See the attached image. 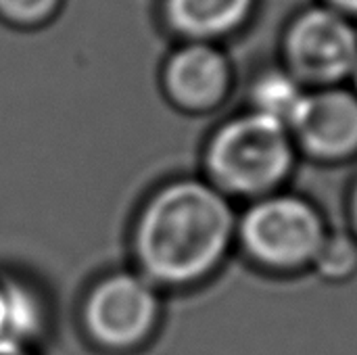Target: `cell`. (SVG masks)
I'll return each mask as SVG.
<instances>
[{"label":"cell","mask_w":357,"mask_h":355,"mask_svg":"<svg viewBox=\"0 0 357 355\" xmlns=\"http://www.w3.org/2000/svg\"><path fill=\"white\" fill-rule=\"evenodd\" d=\"M257 0H161L165 27L182 42H220L241 31Z\"/></svg>","instance_id":"ba28073f"},{"label":"cell","mask_w":357,"mask_h":355,"mask_svg":"<svg viewBox=\"0 0 357 355\" xmlns=\"http://www.w3.org/2000/svg\"><path fill=\"white\" fill-rule=\"evenodd\" d=\"M282 61L307 90L349 82L357 63L356 21L324 2L299 10L282 36Z\"/></svg>","instance_id":"277c9868"},{"label":"cell","mask_w":357,"mask_h":355,"mask_svg":"<svg viewBox=\"0 0 357 355\" xmlns=\"http://www.w3.org/2000/svg\"><path fill=\"white\" fill-rule=\"evenodd\" d=\"M238 213L205 178L159 186L132 226L136 268L155 287H188L213 274L236 245Z\"/></svg>","instance_id":"6da1fadb"},{"label":"cell","mask_w":357,"mask_h":355,"mask_svg":"<svg viewBox=\"0 0 357 355\" xmlns=\"http://www.w3.org/2000/svg\"><path fill=\"white\" fill-rule=\"evenodd\" d=\"M328 232L310 199L278 190L251 201L238 216L236 245L259 268L295 272L314 266Z\"/></svg>","instance_id":"3957f363"},{"label":"cell","mask_w":357,"mask_h":355,"mask_svg":"<svg viewBox=\"0 0 357 355\" xmlns=\"http://www.w3.org/2000/svg\"><path fill=\"white\" fill-rule=\"evenodd\" d=\"M159 316L157 287L138 270L100 278L86 295L82 322L88 337L107 349H128L144 341Z\"/></svg>","instance_id":"5b68a950"},{"label":"cell","mask_w":357,"mask_h":355,"mask_svg":"<svg viewBox=\"0 0 357 355\" xmlns=\"http://www.w3.org/2000/svg\"><path fill=\"white\" fill-rule=\"evenodd\" d=\"M232 84V63L215 42H182L161 69L167 100L190 115L218 109L228 98Z\"/></svg>","instance_id":"52a82bcc"},{"label":"cell","mask_w":357,"mask_h":355,"mask_svg":"<svg viewBox=\"0 0 357 355\" xmlns=\"http://www.w3.org/2000/svg\"><path fill=\"white\" fill-rule=\"evenodd\" d=\"M305 92L307 88L289 69L270 67L251 82L249 105L251 111H257L289 126Z\"/></svg>","instance_id":"9c48e42d"},{"label":"cell","mask_w":357,"mask_h":355,"mask_svg":"<svg viewBox=\"0 0 357 355\" xmlns=\"http://www.w3.org/2000/svg\"><path fill=\"white\" fill-rule=\"evenodd\" d=\"M299 153L320 163L357 157V94L354 88H310L289 123Z\"/></svg>","instance_id":"8992f818"},{"label":"cell","mask_w":357,"mask_h":355,"mask_svg":"<svg viewBox=\"0 0 357 355\" xmlns=\"http://www.w3.org/2000/svg\"><path fill=\"white\" fill-rule=\"evenodd\" d=\"M0 355H31L25 345L13 341H0Z\"/></svg>","instance_id":"9a60e30c"},{"label":"cell","mask_w":357,"mask_h":355,"mask_svg":"<svg viewBox=\"0 0 357 355\" xmlns=\"http://www.w3.org/2000/svg\"><path fill=\"white\" fill-rule=\"evenodd\" d=\"M42 322V303L33 291L15 278L0 276V341L25 345Z\"/></svg>","instance_id":"30bf717a"},{"label":"cell","mask_w":357,"mask_h":355,"mask_svg":"<svg viewBox=\"0 0 357 355\" xmlns=\"http://www.w3.org/2000/svg\"><path fill=\"white\" fill-rule=\"evenodd\" d=\"M297 155L289 126L249 109L226 119L209 136L203 153L205 180L232 201L251 203L282 188Z\"/></svg>","instance_id":"7a4b0ae2"},{"label":"cell","mask_w":357,"mask_h":355,"mask_svg":"<svg viewBox=\"0 0 357 355\" xmlns=\"http://www.w3.org/2000/svg\"><path fill=\"white\" fill-rule=\"evenodd\" d=\"M63 0H0V19L13 27H40L56 17Z\"/></svg>","instance_id":"7c38bea8"},{"label":"cell","mask_w":357,"mask_h":355,"mask_svg":"<svg viewBox=\"0 0 357 355\" xmlns=\"http://www.w3.org/2000/svg\"><path fill=\"white\" fill-rule=\"evenodd\" d=\"M349 82H351V88H354V92L357 94V63H356V67H354V73H351Z\"/></svg>","instance_id":"2e32d148"},{"label":"cell","mask_w":357,"mask_h":355,"mask_svg":"<svg viewBox=\"0 0 357 355\" xmlns=\"http://www.w3.org/2000/svg\"><path fill=\"white\" fill-rule=\"evenodd\" d=\"M324 4L345 13L347 17H351L354 21H357V0H322Z\"/></svg>","instance_id":"4fadbf2b"},{"label":"cell","mask_w":357,"mask_h":355,"mask_svg":"<svg viewBox=\"0 0 357 355\" xmlns=\"http://www.w3.org/2000/svg\"><path fill=\"white\" fill-rule=\"evenodd\" d=\"M316 272L331 280L341 282L357 272V241L351 232H328L316 259Z\"/></svg>","instance_id":"8fae6325"},{"label":"cell","mask_w":357,"mask_h":355,"mask_svg":"<svg viewBox=\"0 0 357 355\" xmlns=\"http://www.w3.org/2000/svg\"><path fill=\"white\" fill-rule=\"evenodd\" d=\"M349 222H351V234L357 241V180L354 182V188L349 195Z\"/></svg>","instance_id":"5bb4252c"}]
</instances>
